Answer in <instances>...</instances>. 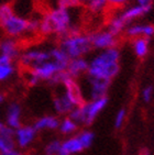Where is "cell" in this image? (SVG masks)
<instances>
[{"label": "cell", "instance_id": "17", "mask_svg": "<svg viewBox=\"0 0 154 155\" xmlns=\"http://www.w3.org/2000/svg\"><path fill=\"white\" fill-rule=\"evenodd\" d=\"M59 124V117L52 116V114H46V116L40 117L38 119H36L33 123V127L35 128L38 132L44 131V130H57Z\"/></svg>", "mask_w": 154, "mask_h": 155}, {"label": "cell", "instance_id": "13", "mask_svg": "<svg viewBox=\"0 0 154 155\" xmlns=\"http://www.w3.org/2000/svg\"><path fill=\"white\" fill-rule=\"evenodd\" d=\"M17 149L15 142V129L3 124L0 128V154Z\"/></svg>", "mask_w": 154, "mask_h": 155}, {"label": "cell", "instance_id": "25", "mask_svg": "<svg viewBox=\"0 0 154 155\" xmlns=\"http://www.w3.org/2000/svg\"><path fill=\"white\" fill-rule=\"evenodd\" d=\"M15 67L12 63L0 65V83L1 81H6L9 78H11L13 76V74H15Z\"/></svg>", "mask_w": 154, "mask_h": 155}, {"label": "cell", "instance_id": "12", "mask_svg": "<svg viewBox=\"0 0 154 155\" xmlns=\"http://www.w3.org/2000/svg\"><path fill=\"white\" fill-rule=\"evenodd\" d=\"M59 86L62 87V89L59 90L57 94H55V96H54L53 107L57 114H59V116H65V114H68L74 109L75 106L68 99L65 90H64V87L62 85H59Z\"/></svg>", "mask_w": 154, "mask_h": 155}, {"label": "cell", "instance_id": "1", "mask_svg": "<svg viewBox=\"0 0 154 155\" xmlns=\"http://www.w3.org/2000/svg\"><path fill=\"white\" fill-rule=\"evenodd\" d=\"M119 58L120 54L116 48L101 50L88 61V71L86 74L90 77L111 81L120 69Z\"/></svg>", "mask_w": 154, "mask_h": 155}, {"label": "cell", "instance_id": "24", "mask_svg": "<svg viewBox=\"0 0 154 155\" xmlns=\"http://www.w3.org/2000/svg\"><path fill=\"white\" fill-rule=\"evenodd\" d=\"M126 24H127V23H126L125 21L122 20L120 17H116V18H113L112 20L109 22V25H108V31H109L110 33H112L115 36H117L119 33L125 29Z\"/></svg>", "mask_w": 154, "mask_h": 155}, {"label": "cell", "instance_id": "38", "mask_svg": "<svg viewBox=\"0 0 154 155\" xmlns=\"http://www.w3.org/2000/svg\"><path fill=\"white\" fill-rule=\"evenodd\" d=\"M0 155H23L20 151H18L17 149H13L11 151H8V152H5V153H1Z\"/></svg>", "mask_w": 154, "mask_h": 155}, {"label": "cell", "instance_id": "21", "mask_svg": "<svg viewBox=\"0 0 154 155\" xmlns=\"http://www.w3.org/2000/svg\"><path fill=\"white\" fill-rule=\"evenodd\" d=\"M49 52H50V55H51V60L56 62L64 71H66V67H67V64L69 62V58H68V56L66 55L65 52L63 51L59 46L51 48L49 50Z\"/></svg>", "mask_w": 154, "mask_h": 155}, {"label": "cell", "instance_id": "5", "mask_svg": "<svg viewBox=\"0 0 154 155\" xmlns=\"http://www.w3.org/2000/svg\"><path fill=\"white\" fill-rule=\"evenodd\" d=\"M109 85V81L98 79V78L90 77L87 75L86 77H84L83 84L79 85L84 100L89 101V100H95V99L106 97Z\"/></svg>", "mask_w": 154, "mask_h": 155}, {"label": "cell", "instance_id": "31", "mask_svg": "<svg viewBox=\"0 0 154 155\" xmlns=\"http://www.w3.org/2000/svg\"><path fill=\"white\" fill-rule=\"evenodd\" d=\"M13 13L11 6L9 3H2L0 5V23L2 22L5 19H7L9 15H11Z\"/></svg>", "mask_w": 154, "mask_h": 155}, {"label": "cell", "instance_id": "26", "mask_svg": "<svg viewBox=\"0 0 154 155\" xmlns=\"http://www.w3.org/2000/svg\"><path fill=\"white\" fill-rule=\"evenodd\" d=\"M69 78H72V77L68 75V73L66 72V71H62V72H57L56 74L54 75L53 77L49 81V83H50L51 85H53V86H59V85H64Z\"/></svg>", "mask_w": 154, "mask_h": 155}, {"label": "cell", "instance_id": "40", "mask_svg": "<svg viewBox=\"0 0 154 155\" xmlns=\"http://www.w3.org/2000/svg\"><path fill=\"white\" fill-rule=\"evenodd\" d=\"M5 101H6V96H5V94L0 93V104H2Z\"/></svg>", "mask_w": 154, "mask_h": 155}, {"label": "cell", "instance_id": "16", "mask_svg": "<svg viewBox=\"0 0 154 155\" xmlns=\"http://www.w3.org/2000/svg\"><path fill=\"white\" fill-rule=\"evenodd\" d=\"M10 6L13 10V13L28 19V17L30 18L33 15L35 0H13V2Z\"/></svg>", "mask_w": 154, "mask_h": 155}, {"label": "cell", "instance_id": "2", "mask_svg": "<svg viewBox=\"0 0 154 155\" xmlns=\"http://www.w3.org/2000/svg\"><path fill=\"white\" fill-rule=\"evenodd\" d=\"M107 104H108V98L107 97L85 101L83 104H80L78 107H75L68 114V117L73 121H75L78 125L82 124L88 127L95 121L98 114H100L101 110L106 107Z\"/></svg>", "mask_w": 154, "mask_h": 155}, {"label": "cell", "instance_id": "32", "mask_svg": "<svg viewBox=\"0 0 154 155\" xmlns=\"http://www.w3.org/2000/svg\"><path fill=\"white\" fill-rule=\"evenodd\" d=\"M126 114H127V111L125 109H120L118 111V114L116 116V119H115V127L116 129H120L123 125V122H125L126 120Z\"/></svg>", "mask_w": 154, "mask_h": 155}, {"label": "cell", "instance_id": "18", "mask_svg": "<svg viewBox=\"0 0 154 155\" xmlns=\"http://www.w3.org/2000/svg\"><path fill=\"white\" fill-rule=\"evenodd\" d=\"M150 9H151V7H143V6H139V5H136V6H132L130 8L126 9L119 17L125 21L126 23H128V22H131L134 19L139 18V17L143 15L144 13L149 12Z\"/></svg>", "mask_w": 154, "mask_h": 155}, {"label": "cell", "instance_id": "22", "mask_svg": "<svg viewBox=\"0 0 154 155\" xmlns=\"http://www.w3.org/2000/svg\"><path fill=\"white\" fill-rule=\"evenodd\" d=\"M133 48L134 52L139 57H144L149 51V40L142 38V36H139V38H136L133 42Z\"/></svg>", "mask_w": 154, "mask_h": 155}, {"label": "cell", "instance_id": "10", "mask_svg": "<svg viewBox=\"0 0 154 155\" xmlns=\"http://www.w3.org/2000/svg\"><path fill=\"white\" fill-rule=\"evenodd\" d=\"M31 71L40 79V81H49L57 72H62L64 69L56 62H54L53 60H50L42 63L40 65L35 66V67H33V68H31Z\"/></svg>", "mask_w": 154, "mask_h": 155}, {"label": "cell", "instance_id": "34", "mask_svg": "<svg viewBox=\"0 0 154 155\" xmlns=\"http://www.w3.org/2000/svg\"><path fill=\"white\" fill-rule=\"evenodd\" d=\"M152 96H153V89H152L151 86L145 87L142 91V98L145 102H149L152 99Z\"/></svg>", "mask_w": 154, "mask_h": 155}, {"label": "cell", "instance_id": "36", "mask_svg": "<svg viewBox=\"0 0 154 155\" xmlns=\"http://www.w3.org/2000/svg\"><path fill=\"white\" fill-rule=\"evenodd\" d=\"M136 2V5L143 7H151L152 0H134Z\"/></svg>", "mask_w": 154, "mask_h": 155}, {"label": "cell", "instance_id": "29", "mask_svg": "<svg viewBox=\"0 0 154 155\" xmlns=\"http://www.w3.org/2000/svg\"><path fill=\"white\" fill-rule=\"evenodd\" d=\"M24 81H25L28 86L30 87H35L40 83V79L33 74V72L31 69H28V71L24 72Z\"/></svg>", "mask_w": 154, "mask_h": 155}, {"label": "cell", "instance_id": "15", "mask_svg": "<svg viewBox=\"0 0 154 155\" xmlns=\"http://www.w3.org/2000/svg\"><path fill=\"white\" fill-rule=\"evenodd\" d=\"M84 146L82 145L80 141L78 140L77 135H72L62 141L61 149L57 155H76L84 151Z\"/></svg>", "mask_w": 154, "mask_h": 155}, {"label": "cell", "instance_id": "41", "mask_svg": "<svg viewBox=\"0 0 154 155\" xmlns=\"http://www.w3.org/2000/svg\"><path fill=\"white\" fill-rule=\"evenodd\" d=\"M3 124H5V123H3L2 121H1V119H0V128H1V127H2Z\"/></svg>", "mask_w": 154, "mask_h": 155}, {"label": "cell", "instance_id": "9", "mask_svg": "<svg viewBox=\"0 0 154 155\" xmlns=\"http://www.w3.org/2000/svg\"><path fill=\"white\" fill-rule=\"evenodd\" d=\"M89 38H90L92 48H96V50L101 51V50L116 48L117 45V36H115L108 30L96 32L89 35Z\"/></svg>", "mask_w": 154, "mask_h": 155}, {"label": "cell", "instance_id": "19", "mask_svg": "<svg viewBox=\"0 0 154 155\" xmlns=\"http://www.w3.org/2000/svg\"><path fill=\"white\" fill-rule=\"evenodd\" d=\"M0 54L10 57L12 61L19 57V48L17 42L11 38L2 40L0 42Z\"/></svg>", "mask_w": 154, "mask_h": 155}, {"label": "cell", "instance_id": "23", "mask_svg": "<svg viewBox=\"0 0 154 155\" xmlns=\"http://www.w3.org/2000/svg\"><path fill=\"white\" fill-rule=\"evenodd\" d=\"M77 137H78V140L80 141V143L82 145L84 146V149L86 150L88 147H90L94 142V139H95V134H94V132L90 131V130H83V131H80L78 134H76Z\"/></svg>", "mask_w": 154, "mask_h": 155}, {"label": "cell", "instance_id": "28", "mask_svg": "<svg viewBox=\"0 0 154 155\" xmlns=\"http://www.w3.org/2000/svg\"><path fill=\"white\" fill-rule=\"evenodd\" d=\"M108 5V0H89L86 6L92 12H100Z\"/></svg>", "mask_w": 154, "mask_h": 155}, {"label": "cell", "instance_id": "35", "mask_svg": "<svg viewBox=\"0 0 154 155\" xmlns=\"http://www.w3.org/2000/svg\"><path fill=\"white\" fill-rule=\"evenodd\" d=\"M128 1H129V0H108V3H109V5H111V6L120 7V6H123V5H126Z\"/></svg>", "mask_w": 154, "mask_h": 155}, {"label": "cell", "instance_id": "30", "mask_svg": "<svg viewBox=\"0 0 154 155\" xmlns=\"http://www.w3.org/2000/svg\"><path fill=\"white\" fill-rule=\"evenodd\" d=\"M142 29L143 24H134V25H130L127 29V34L131 38H139L142 36Z\"/></svg>", "mask_w": 154, "mask_h": 155}, {"label": "cell", "instance_id": "7", "mask_svg": "<svg viewBox=\"0 0 154 155\" xmlns=\"http://www.w3.org/2000/svg\"><path fill=\"white\" fill-rule=\"evenodd\" d=\"M51 60L49 50H40V48H31L20 55L21 65L25 68L31 69L42 63Z\"/></svg>", "mask_w": 154, "mask_h": 155}, {"label": "cell", "instance_id": "27", "mask_svg": "<svg viewBox=\"0 0 154 155\" xmlns=\"http://www.w3.org/2000/svg\"><path fill=\"white\" fill-rule=\"evenodd\" d=\"M61 143H62V141L57 140V139L50 141L44 146V155H57L59 149H61Z\"/></svg>", "mask_w": 154, "mask_h": 155}, {"label": "cell", "instance_id": "14", "mask_svg": "<svg viewBox=\"0 0 154 155\" xmlns=\"http://www.w3.org/2000/svg\"><path fill=\"white\" fill-rule=\"evenodd\" d=\"M87 71H88V61L85 57L72 58L66 67V72L73 79L79 78L82 75L86 74Z\"/></svg>", "mask_w": 154, "mask_h": 155}, {"label": "cell", "instance_id": "6", "mask_svg": "<svg viewBox=\"0 0 154 155\" xmlns=\"http://www.w3.org/2000/svg\"><path fill=\"white\" fill-rule=\"evenodd\" d=\"M0 27L9 38L15 39V38H19L25 32H28L29 21L27 18H22V17L17 15L15 13H12L0 23Z\"/></svg>", "mask_w": 154, "mask_h": 155}, {"label": "cell", "instance_id": "4", "mask_svg": "<svg viewBox=\"0 0 154 155\" xmlns=\"http://www.w3.org/2000/svg\"><path fill=\"white\" fill-rule=\"evenodd\" d=\"M59 46L65 52L69 60L85 57V55H87L92 48L89 35H84L80 33L63 36Z\"/></svg>", "mask_w": 154, "mask_h": 155}, {"label": "cell", "instance_id": "39", "mask_svg": "<svg viewBox=\"0 0 154 155\" xmlns=\"http://www.w3.org/2000/svg\"><path fill=\"white\" fill-rule=\"evenodd\" d=\"M75 2L78 5V6H82V5H87L89 2V0H75Z\"/></svg>", "mask_w": 154, "mask_h": 155}, {"label": "cell", "instance_id": "11", "mask_svg": "<svg viewBox=\"0 0 154 155\" xmlns=\"http://www.w3.org/2000/svg\"><path fill=\"white\" fill-rule=\"evenodd\" d=\"M5 124L15 130L22 124V107L18 101H11L7 106Z\"/></svg>", "mask_w": 154, "mask_h": 155}, {"label": "cell", "instance_id": "33", "mask_svg": "<svg viewBox=\"0 0 154 155\" xmlns=\"http://www.w3.org/2000/svg\"><path fill=\"white\" fill-rule=\"evenodd\" d=\"M154 35V25L152 24H143L142 29V38L145 39H150Z\"/></svg>", "mask_w": 154, "mask_h": 155}, {"label": "cell", "instance_id": "37", "mask_svg": "<svg viewBox=\"0 0 154 155\" xmlns=\"http://www.w3.org/2000/svg\"><path fill=\"white\" fill-rule=\"evenodd\" d=\"M9 63H12V60L10 57L0 54V65H2V64H9Z\"/></svg>", "mask_w": 154, "mask_h": 155}, {"label": "cell", "instance_id": "3", "mask_svg": "<svg viewBox=\"0 0 154 155\" xmlns=\"http://www.w3.org/2000/svg\"><path fill=\"white\" fill-rule=\"evenodd\" d=\"M73 9L74 7L69 9L54 8L49 12L48 17L53 28V34L63 38L68 34L79 33L78 27L74 22V18H73Z\"/></svg>", "mask_w": 154, "mask_h": 155}, {"label": "cell", "instance_id": "20", "mask_svg": "<svg viewBox=\"0 0 154 155\" xmlns=\"http://www.w3.org/2000/svg\"><path fill=\"white\" fill-rule=\"evenodd\" d=\"M77 129H78V124L75 121H73L69 117H65L64 119L59 120V124L57 130L59 131L61 134L71 137V135H73L77 131Z\"/></svg>", "mask_w": 154, "mask_h": 155}, {"label": "cell", "instance_id": "8", "mask_svg": "<svg viewBox=\"0 0 154 155\" xmlns=\"http://www.w3.org/2000/svg\"><path fill=\"white\" fill-rule=\"evenodd\" d=\"M38 137V131L32 124H21L15 130V146L19 149H28L32 145Z\"/></svg>", "mask_w": 154, "mask_h": 155}]
</instances>
